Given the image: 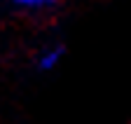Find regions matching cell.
<instances>
[{"label":"cell","instance_id":"cell-1","mask_svg":"<svg viewBox=\"0 0 131 124\" xmlns=\"http://www.w3.org/2000/svg\"><path fill=\"white\" fill-rule=\"evenodd\" d=\"M63 59V49L59 47V44H54V47H45L40 54H38V68L40 70H54Z\"/></svg>","mask_w":131,"mask_h":124},{"label":"cell","instance_id":"cell-2","mask_svg":"<svg viewBox=\"0 0 131 124\" xmlns=\"http://www.w3.org/2000/svg\"><path fill=\"white\" fill-rule=\"evenodd\" d=\"M61 3V0H14V5L24 9V12H45V9H52Z\"/></svg>","mask_w":131,"mask_h":124}]
</instances>
